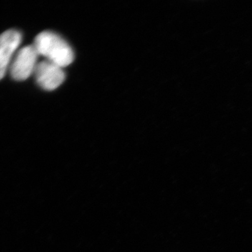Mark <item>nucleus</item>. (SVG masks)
I'll use <instances>...</instances> for the list:
<instances>
[{
  "instance_id": "obj_1",
  "label": "nucleus",
  "mask_w": 252,
  "mask_h": 252,
  "mask_svg": "<svg viewBox=\"0 0 252 252\" xmlns=\"http://www.w3.org/2000/svg\"><path fill=\"white\" fill-rule=\"evenodd\" d=\"M33 46L39 56L61 67H67L74 61V54L72 47L63 38L53 32L39 33L36 36Z\"/></svg>"
},
{
  "instance_id": "obj_2",
  "label": "nucleus",
  "mask_w": 252,
  "mask_h": 252,
  "mask_svg": "<svg viewBox=\"0 0 252 252\" xmlns=\"http://www.w3.org/2000/svg\"><path fill=\"white\" fill-rule=\"evenodd\" d=\"M39 56L33 45L18 49L10 64L9 72L11 77L16 81H24L31 77L39 63Z\"/></svg>"
},
{
  "instance_id": "obj_4",
  "label": "nucleus",
  "mask_w": 252,
  "mask_h": 252,
  "mask_svg": "<svg viewBox=\"0 0 252 252\" xmlns=\"http://www.w3.org/2000/svg\"><path fill=\"white\" fill-rule=\"evenodd\" d=\"M22 41L21 32L9 30L0 34V80L7 71Z\"/></svg>"
},
{
  "instance_id": "obj_3",
  "label": "nucleus",
  "mask_w": 252,
  "mask_h": 252,
  "mask_svg": "<svg viewBox=\"0 0 252 252\" xmlns=\"http://www.w3.org/2000/svg\"><path fill=\"white\" fill-rule=\"evenodd\" d=\"M33 75L38 85L46 91L56 90L65 79L63 68L46 60L38 63Z\"/></svg>"
}]
</instances>
